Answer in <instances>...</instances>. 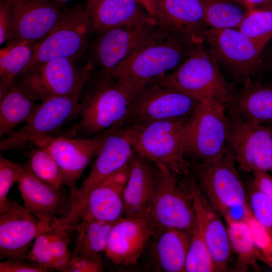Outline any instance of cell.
<instances>
[{
	"mask_svg": "<svg viewBox=\"0 0 272 272\" xmlns=\"http://www.w3.org/2000/svg\"><path fill=\"white\" fill-rule=\"evenodd\" d=\"M36 147L26 153L27 162L24 167L41 181L55 189H60L62 179L57 163L47 150Z\"/></svg>",
	"mask_w": 272,
	"mask_h": 272,
	"instance_id": "cell-32",
	"label": "cell"
},
{
	"mask_svg": "<svg viewBox=\"0 0 272 272\" xmlns=\"http://www.w3.org/2000/svg\"><path fill=\"white\" fill-rule=\"evenodd\" d=\"M104 132L94 137L73 138L48 136L34 143L48 151L57 163L62 175V185L67 186L72 195L78 190L77 183L102 145Z\"/></svg>",
	"mask_w": 272,
	"mask_h": 272,
	"instance_id": "cell-17",
	"label": "cell"
},
{
	"mask_svg": "<svg viewBox=\"0 0 272 272\" xmlns=\"http://www.w3.org/2000/svg\"><path fill=\"white\" fill-rule=\"evenodd\" d=\"M130 162L92 188L82 198L66 204L59 222L68 228L81 221L115 222L124 217L123 193Z\"/></svg>",
	"mask_w": 272,
	"mask_h": 272,
	"instance_id": "cell-8",
	"label": "cell"
},
{
	"mask_svg": "<svg viewBox=\"0 0 272 272\" xmlns=\"http://www.w3.org/2000/svg\"><path fill=\"white\" fill-rule=\"evenodd\" d=\"M78 61L70 58H57L35 64L22 72L15 82L37 100L79 94L91 77L94 67L90 62L80 66Z\"/></svg>",
	"mask_w": 272,
	"mask_h": 272,
	"instance_id": "cell-5",
	"label": "cell"
},
{
	"mask_svg": "<svg viewBox=\"0 0 272 272\" xmlns=\"http://www.w3.org/2000/svg\"><path fill=\"white\" fill-rule=\"evenodd\" d=\"M226 105L216 102H199L184 127L185 154L211 163L227 151L230 119L225 114Z\"/></svg>",
	"mask_w": 272,
	"mask_h": 272,
	"instance_id": "cell-7",
	"label": "cell"
},
{
	"mask_svg": "<svg viewBox=\"0 0 272 272\" xmlns=\"http://www.w3.org/2000/svg\"><path fill=\"white\" fill-rule=\"evenodd\" d=\"M104 270L100 253L71 257L61 272H101Z\"/></svg>",
	"mask_w": 272,
	"mask_h": 272,
	"instance_id": "cell-41",
	"label": "cell"
},
{
	"mask_svg": "<svg viewBox=\"0 0 272 272\" xmlns=\"http://www.w3.org/2000/svg\"><path fill=\"white\" fill-rule=\"evenodd\" d=\"M154 17L168 31L197 44L205 43L208 25L199 0H154Z\"/></svg>",
	"mask_w": 272,
	"mask_h": 272,
	"instance_id": "cell-20",
	"label": "cell"
},
{
	"mask_svg": "<svg viewBox=\"0 0 272 272\" xmlns=\"http://www.w3.org/2000/svg\"><path fill=\"white\" fill-rule=\"evenodd\" d=\"M46 228L40 225L33 246L27 254V258L49 270H54L53 260Z\"/></svg>",
	"mask_w": 272,
	"mask_h": 272,
	"instance_id": "cell-39",
	"label": "cell"
},
{
	"mask_svg": "<svg viewBox=\"0 0 272 272\" xmlns=\"http://www.w3.org/2000/svg\"><path fill=\"white\" fill-rule=\"evenodd\" d=\"M205 43L199 45L176 70L159 79L199 102L230 105L236 91Z\"/></svg>",
	"mask_w": 272,
	"mask_h": 272,
	"instance_id": "cell-3",
	"label": "cell"
},
{
	"mask_svg": "<svg viewBox=\"0 0 272 272\" xmlns=\"http://www.w3.org/2000/svg\"><path fill=\"white\" fill-rule=\"evenodd\" d=\"M157 169L155 189L144 219L152 235L166 228H175L191 234L196 226L193 202L183 175L166 165L155 164Z\"/></svg>",
	"mask_w": 272,
	"mask_h": 272,
	"instance_id": "cell-4",
	"label": "cell"
},
{
	"mask_svg": "<svg viewBox=\"0 0 272 272\" xmlns=\"http://www.w3.org/2000/svg\"><path fill=\"white\" fill-rule=\"evenodd\" d=\"M227 224L230 245L237 254L238 267L245 269L259 260L260 252L254 245L247 223Z\"/></svg>",
	"mask_w": 272,
	"mask_h": 272,
	"instance_id": "cell-33",
	"label": "cell"
},
{
	"mask_svg": "<svg viewBox=\"0 0 272 272\" xmlns=\"http://www.w3.org/2000/svg\"><path fill=\"white\" fill-rule=\"evenodd\" d=\"M252 174L251 184L263 192L272 202V175L261 170L255 171Z\"/></svg>",
	"mask_w": 272,
	"mask_h": 272,
	"instance_id": "cell-45",
	"label": "cell"
},
{
	"mask_svg": "<svg viewBox=\"0 0 272 272\" xmlns=\"http://www.w3.org/2000/svg\"><path fill=\"white\" fill-rule=\"evenodd\" d=\"M183 177L191 195L196 222L211 254L216 271H224L230 261L232 248L227 227L221 215L210 204L190 171Z\"/></svg>",
	"mask_w": 272,
	"mask_h": 272,
	"instance_id": "cell-18",
	"label": "cell"
},
{
	"mask_svg": "<svg viewBox=\"0 0 272 272\" xmlns=\"http://www.w3.org/2000/svg\"><path fill=\"white\" fill-rule=\"evenodd\" d=\"M168 32L158 22L109 30L98 35L89 62L94 70L111 74L138 49Z\"/></svg>",
	"mask_w": 272,
	"mask_h": 272,
	"instance_id": "cell-14",
	"label": "cell"
},
{
	"mask_svg": "<svg viewBox=\"0 0 272 272\" xmlns=\"http://www.w3.org/2000/svg\"><path fill=\"white\" fill-rule=\"evenodd\" d=\"M199 45L168 31L134 52L111 75L130 83L141 91L149 83L176 70Z\"/></svg>",
	"mask_w": 272,
	"mask_h": 272,
	"instance_id": "cell-2",
	"label": "cell"
},
{
	"mask_svg": "<svg viewBox=\"0 0 272 272\" xmlns=\"http://www.w3.org/2000/svg\"><path fill=\"white\" fill-rule=\"evenodd\" d=\"M205 43L223 75L243 85L252 81L260 68L263 49L238 29L211 28Z\"/></svg>",
	"mask_w": 272,
	"mask_h": 272,
	"instance_id": "cell-9",
	"label": "cell"
},
{
	"mask_svg": "<svg viewBox=\"0 0 272 272\" xmlns=\"http://www.w3.org/2000/svg\"><path fill=\"white\" fill-rule=\"evenodd\" d=\"M260 261L265 263L272 269V255H264L261 253Z\"/></svg>",
	"mask_w": 272,
	"mask_h": 272,
	"instance_id": "cell-48",
	"label": "cell"
},
{
	"mask_svg": "<svg viewBox=\"0 0 272 272\" xmlns=\"http://www.w3.org/2000/svg\"><path fill=\"white\" fill-rule=\"evenodd\" d=\"M25 170L24 166L6 159L0 155V214L4 213L11 201L8 193L18 182Z\"/></svg>",
	"mask_w": 272,
	"mask_h": 272,
	"instance_id": "cell-37",
	"label": "cell"
},
{
	"mask_svg": "<svg viewBox=\"0 0 272 272\" xmlns=\"http://www.w3.org/2000/svg\"><path fill=\"white\" fill-rule=\"evenodd\" d=\"M117 221L105 222L95 220H83L67 228L72 232H77L75 247L71 257H81L104 252L110 232Z\"/></svg>",
	"mask_w": 272,
	"mask_h": 272,
	"instance_id": "cell-30",
	"label": "cell"
},
{
	"mask_svg": "<svg viewBox=\"0 0 272 272\" xmlns=\"http://www.w3.org/2000/svg\"><path fill=\"white\" fill-rule=\"evenodd\" d=\"M157 179L156 165L134 154L123 193L124 217L144 218Z\"/></svg>",
	"mask_w": 272,
	"mask_h": 272,
	"instance_id": "cell-26",
	"label": "cell"
},
{
	"mask_svg": "<svg viewBox=\"0 0 272 272\" xmlns=\"http://www.w3.org/2000/svg\"><path fill=\"white\" fill-rule=\"evenodd\" d=\"M37 42L9 41L0 51V98L31 60Z\"/></svg>",
	"mask_w": 272,
	"mask_h": 272,
	"instance_id": "cell-29",
	"label": "cell"
},
{
	"mask_svg": "<svg viewBox=\"0 0 272 272\" xmlns=\"http://www.w3.org/2000/svg\"><path fill=\"white\" fill-rule=\"evenodd\" d=\"M210 28L237 29L249 9L241 0H199Z\"/></svg>",
	"mask_w": 272,
	"mask_h": 272,
	"instance_id": "cell-31",
	"label": "cell"
},
{
	"mask_svg": "<svg viewBox=\"0 0 272 272\" xmlns=\"http://www.w3.org/2000/svg\"><path fill=\"white\" fill-rule=\"evenodd\" d=\"M39 226L33 214L11 200L6 210L0 214L1 258H26Z\"/></svg>",
	"mask_w": 272,
	"mask_h": 272,
	"instance_id": "cell-22",
	"label": "cell"
},
{
	"mask_svg": "<svg viewBox=\"0 0 272 272\" xmlns=\"http://www.w3.org/2000/svg\"><path fill=\"white\" fill-rule=\"evenodd\" d=\"M247 223L255 247L264 255H272V232L253 215Z\"/></svg>",
	"mask_w": 272,
	"mask_h": 272,
	"instance_id": "cell-40",
	"label": "cell"
},
{
	"mask_svg": "<svg viewBox=\"0 0 272 272\" xmlns=\"http://www.w3.org/2000/svg\"><path fill=\"white\" fill-rule=\"evenodd\" d=\"M190 168L201 191L222 217L230 208L248 204L244 184L228 152L213 162H198Z\"/></svg>",
	"mask_w": 272,
	"mask_h": 272,
	"instance_id": "cell-12",
	"label": "cell"
},
{
	"mask_svg": "<svg viewBox=\"0 0 272 272\" xmlns=\"http://www.w3.org/2000/svg\"><path fill=\"white\" fill-rule=\"evenodd\" d=\"M46 230L54 270L61 271L71 258L68 246L72 231L60 224L55 216Z\"/></svg>",
	"mask_w": 272,
	"mask_h": 272,
	"instance_id": "cell-36",
	"label": "cell"
},
{
	"mask_svg": "<svg viewBox=\"0 0 272 272\" xmlns=\"http://www.w3.org/2000/svg\"><path fill=\"white\" fill-rule=\"evenodd\" d=\"M17 183L24 208L38 219L42 226L49 228L55 215L63 212L68 197L60 189L37 178L25 168Z\"/></svg>",
	"mask_w": 272,
	"mask_h": 272,
	"instance_id": "cell-24",
	"label": "cell"
},
{
	"mask_svg": "<svg viewBox=\"0 0 272 272\" xmlns=\"http://www.w3.org/2000/svg\"><path fill=\"white\" fill-rule=\"evenodd\" d=\"M37 99L15 82L0 98V137L8 135L33 114Z\"/></svg>",
	"mask_w": 272,
	"mask_h": 272,
	"instance_id": "cell-28",
	"label": "cell"
},
{
	"mask_svg": "<svg viewBox=\"0 0 272 272\" xmlns=\"http://www.w3.org/2000/svg\"><path fill=\"white\" fill-rule=\"evenodd\" d=\"M252 215L248 204L230 208L225 213L223 218L227 224L231 223L247 222Z\"/></svg>",
	"mask_w": 272,
	"mask_h": 272,
	"instance_id": "cell-44",
	"label": "cell"
},
{
	"mask_svg": "<svg viewBox=\"0 0 272 272\" xmlns=\"http://www.w3.org/2000/svg\"><path fill=\"white\" fill-rule=\"evenodd\" d=\"M47 1H58V2H67V1H70V0H47Z\"/></svg>",
	"mask_w": 272,
	"mask_h": 272,
	"instance_id": "cell-49",
	"label": "cell"
},
{
	"mask_svg": "<svg viewBox=\"0 0 272 272\" xmlns=\"http://www.w3.org/2000/svg\"><path fill=\"white\" fill-rule=\"evenodd\" d=\"M268 127H269V128L270 129V130L272 133V126H268Z\"/></svg>",
	"mask_w": 272,
	"mask_h": 272,
	"instance_id": "cell-50",
	"label": "cell"
},
{
	"mask_svg": "<svg viewBox=\"0 0 272 272\" xmlns=\"http://www.w3.org/2000/svg\"><path fill=\"white\" fill-rule=\"evenodd\" d=\"M50 271L26 258L8 259L0 263V272H47Z\"/></svg>",
	"mask_w": 272,
	"mask_h": 272,
	"instance_id": "cell-42",
	"label": "cell"
},
{
	"mask_svg": "<svg viewBox=\"0 0 272 272\" xmlns=\"http://www.w3.org/2000/svg\"><path fill=\"white\" fill-rule=\"evenodd\" d=\"M271 55H272V49H271Z\"/></svg>",
	"mask_w": 272,
	"mask_h": 272,
	"instance_id": "cell-51",
	"label": "cell"
},
{
	"mask_svg": "<svg viewBox=\"0 0 272 272\" xmlns=\"http://www.w3.org/2000/svg\"><path fill=\"white\" fill-rule=\"evenodd\" d=\"M272 7V6H271Z\"/></svg>",
	"mask_w": 272,
	"mask_h": 272,
	"instance_id": "cell-53",
	"label": "cell"
},
{
	"mask_svg": "<svg viewBox=\"0 0 272 272\" xmlns=\"http://www.w3.org/2000/svg\"><path fill=\"white\" fill-rule=\"evenodd\" d=\"M139 127V124H127L103 132L102 144L90 171L77 191L69 195V202L82 198L92 188L130 162Z\"/></svg>",
	"mask_w": 272,
	"mask_h": 272,
	"instance_id": "cell-16",
	"label": "cell"
},
{
	"mask_svg": "<svg viewBox=\"0 0 272 272\" xmlns=\"http://www.w3.org/2000/svg\"><path fill=\"white\" fill-rule=\"evenodd\" d=\"M237 29L263 49L272 39V7L249 11Z\"/></svg>",
	"mask_w": 272,
	"mask_h": 272,
	"instance_id": "cell-34",
	"label": "cell"
},
{
	"mask_svg": "<svg viewBox=\"0 0 272 272\" xmlns=\"http://www.w3.org/2000/svg\"><path fill=\"white\" fill-rule=\"evenodd\" d=\"M140 92L128 82L93 71L80 93L79 122L69 130L68 137L89 138L127 125Z\"/></svg>",
	"mask_w": 272,
	"mask_h": 272,
	"instance_id": "cell-1",
	"label": "cell"
},
{
	"mask_svg": "<svg viewBox=\"0 0 272 272\" xmlns=\"http://www.w3.org/2000/svg\"><path fill=\"white\" fill-rule=\"evenodd\" d=\"M249 10L259 8L271 7L272 0H241Z\"/></svg>",
	"mask_w": 272,
	"mask_h": 272,
	"instance_id": "cell-46",
	"label": "cell"
},
{
	"mask_svg": "<svg viewBox=\"0 0 272 272\" xmlns=\"http://www.w3.org/2000/svg\"><path fill=\"white\" fill-rule=\"evenodd\" d=\"M12 0L0 2V45L7 41L12 22Z\"/></svg>",
	"mask_w": 272,
	"mask_h": 272,
	"instance_id": "cell-43",
	"label": "cell"
},
{
	"mask_svg": "<svg viewBox=\"0 0 272 272\" xmlns=\"http://www.w3.org/2000/svg\"><path fill=\"white\" fill-rule=\"evenodd\" d=\"M80 94L56 96L41 100L25 124L3 138L1 152L22 150L39 138L54 133L79 117Z\"/></svg>",
	"mask_w": 272,
	"mask_h": 272,
	"instance_id": "cell-10",
	"label": "cell"
},
{
	"mask_svg": "<svg viewBox=\"0 0 272 272\" xmlns=\"http://www.w3.org/2000/svg\"><path fill=\"white\" fill-rule=\"evenodd\" d=\"M90 33L86 8L79 5L65 10L58 24L36 43L33 56L22 72L54 58L79 60L87 49Z\"/></svg>",
	"mask_w": 272,
	"mask_h": 272,
	"instance_id": "cell-11",
	"label": "cell"
},
{
	"mask_svg": "<svg viewBox=\"0 0 272 272\" xmlns=\"http://www.w3.org/2000/svg\"><path fill=\"white\" fill-rule=\"evenodd\" d=\"M235 116L230 119L228 152L241 170L252 173L261 170L272 175L270 129Z\"/></svg>",
	"mask_w": 272,
	"mask_h": 272,
	"instance_id": "cell-15",
	"label": "cell"
},
{
	"mask_svg": "<svg viewBox=\"0 0 272 272\" xmlns=\"http://www.w3.org/2000/svg\"><path fill=\"white\" fill-rule=\"evenodd\" d=\"M249 203L253 216L272 232V202L263 192L252 184Z\"/></svg>",
	"mask_w": 272,
	"mask_h": 272,
	"instance_id": "cell-38",
	"label": "cell"
},
{
	"mask_svg": "<svg viewBox=\"0 0 272 272\" xmlns=\"http://www.w3.org/2000/svg\"><path fill=\"white\" fill-rule=\"evenodd\" d=\"M151 16L154 17V0H137Z\"/></svg>",
	"mask_w": 272,
	"mask_h": 272,
	"instance_id": "cell-47",
	"label": "cell"
},
{
	"mask_svg": "<svg viewBox=\"0 0 272 272\" xmlns=\"http://www.w3.org/2000/svg\"><path fill=\"white\" fill-rule=\"evenodd\" d=\"M187 119L139 124L133 144L134 154L154 164H164L179 176L187 173L190 168L184 158V127Z\"/></svg>",
	"mask_w": 272,
	"mask_h": 272,
	"instance_id": "cell-6",
	"label": "cell"
},
{
	"mask_svg": "<svg viewBox=\"0 0 272 272\" xmlns=\"http://www.w3.org/2000/svg\"><path fill=\"white\" fill-rule=\"evenodd\" d=\"M191 234L175 228H166L152 236L148 257L155 271H185V263Z\"/></svg>",
	"mask_w": 272,
	"mask_h": 272,
	"instance_id": "cell-25",
	"label": "cell"
},
{
	"mask_svg": "<svg viewBox=\"0 0 272 272\" xmlns=\"http://www.w3.org/2000/svg\"><path fill=\"white\" fill-rule=\"evenodd\" d=\"M9 41L37 42L59 22L65 10L47 0H12Z\"/></svg>",
	"mask_w": 272,
	"mask_h": 272,
	"instance_id": "cell-19",
	"label": "cell"
},
{
	"mask_svg": "<svg viewBox=\"0 0 272 272\" xmlns=\"http://www.w3.org/2000/svg\"><path fill=\"white\" fill-rule=\"evenodd\" d=\"M271 84H272V82H271Z\"/></svg>",
	"mask_w": 272,
	"mask_h": 272,
	"instance_id": "cell-52",
	"label": "cell"
},
{
	"mask_svg": "<svg viewBox=\"0 0 272 272\" xmlns=\"http://www.w3.org/2000/svg\"><path fill=\"white\" fill-rule=\"evenodd\" d=\"M235 115L251 122L272 126V84L253 81L236 92L230 103Z\"/></svg>",
	"mask_w": 272,
	"mask_h": 272,
	"instance_id": "cell-27",
	"label": "cell"
},
{
	"mask_svg": "<svg viewBox=\"0 0 272 272\" xmlns=\"http://www.w3.org/2000/svg\"><path fill=\"white\" fill-rule=\"evenodd\" d=\"M185 271H216L214 261L197 222L191 233V242L186 260Z\"/></svg>",
	"mask_w": 272,
	"mask_h": 272,
	"instance_id": "cell-35",
	"label": "cell"
},
{
	"mask_svg": "<svg viewBox=\"0 0 272 272\" xmlns=\"http://www.w3.org/2000/svg\"><path fill=\"white\" fill-rule=\"evenodd\" d=\"M152 236L145 219L122 217L111 228L104 252L115 265H132L146 250Z\"/></svg>",
	"mask_w": 272,
	"mask_h": 272,
	"instance_id": "cell-21",
	"label": "cell"
},
{
	"mask_svg": "<svg viewBox=\"0 0 272 272\" xmlns=\"http://www.w3.org/2000/svg\"><path fill=\"white\" fill-rule=\"evenodd\" d=\"M199 102L158 79L147 85L133 99L127 125L187 119Z\"/></svg>",
	"mask_w": 272,
	"mask_h": 272,
	"instance_id": "cell-13",
	"label": "cell"
},
{
	"mask_svg": "<svg viewBox=\"0 0 272 272\" xmlns=\"http://www.w3.org/2000/svg\"><path fill=\"white\" fill-rule=\"evenodd\" d=\"M85 8L91 32L97 35L119 27L157 22L137 0H87Z\"/></svg>",
	"mask_w": 272,
	"mask_h": 272,
	"instance_id": "cell-23",
	"label": "cell"
}]
</instances>
